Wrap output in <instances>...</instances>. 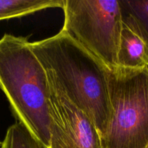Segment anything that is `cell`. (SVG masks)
Here are the masks:
<instances>
[{"instance_id":"obj_1","label":"cell","mask_w":148,"mask_h":148,"mask_svg":"<svg viewBox=\"0 0 148 148\" xmlns=\"http://www.w3.org/2000/svg\"><path fill=\"white\" fill-rule=\"evenodd\" d=\"M30 48L49 80L91 119L103 140L111 118L108 68L62 29Z\"/></svg>"},{"instance_id":"obj_2","label":"cell","mask_w":148,"mask_h":148,"mask_svg":"<svg viewBox=\"0 0 148 148\" xmlns=\"http://www.w3.org/2000/svg\"><path fill=\"white\" fill-rule=\"evenodd\" d=\"M0 90L13 115L40 148H49L52 119L47 74L27 37L0 38Z\"/></svg>"},{"instance_id":"obj_3","label":"cell","mask_w":148,"mask_h":148,"mask_svg":"<svg viewBox=\"0 0 148 148\" xmlns=\"http://www.w3.org/2000/svg\"><path fill=\"white\" fill-rule=\"evenodd\" d=\"M111 118L104 148L148 146V69L118 67L109 72Z\"/></svg>"},{"instance_id":"obj_4","label":"cell","mask_w":148,"mask_h":148,"mask_svg":"<svg viewBox=\"0 0 148 148\" xmlns=\"http://www.w3.org/2000/svg\"><path fill=\"white\" fill-rule=\"evenodd\" d=\"M62 30L109 70L119 67L118 51L123 24L118 0H64Z\"/></svg>"},{"instance_id":"obj_5","label":"cell","mask_w":148,"mask_h":148,"mask_svg":"<svg viewBox=\"0 0 148 148\" xmlns=\"http://www.w3.org/2000/svg\"><path fill=\"white\" fill-rule=\"evenodd\" d=\"M52 127L49 148H104L91 119L49 80Z\"/></svg>"},{"instance_id":"obj_6","label":"cell","mask_w":148,"mask_h":148,"mask_svg":"<svg viewBox=\"0 0 148 148\" xmlns=\"http://www.w3.org/2000/svg\"><path fill=\"white\" fill-rule=\"evenodd\" d=\"M119 67L142 69L148 65V43L129 14L123 12V24L118 51Z\"/></svg>"},{"instance_id":"obj_7","label":"cell","mask_w":148,"mask_h":148,"mask_svg":"<svg viewBox=\"0 0 148 148\" xmlns=\"http://www.w3.org/2000/svg\"><path fill=\"white\" fill-rule=\"evenodd\" d=\"M64 0H0V20L18 18L49 8H62Z\"/></svg>"},{"instance_id":"obj_8","label":"cell","mask_w":148,"mask_h":148,"mask_svg":"<svg viewBox=\"0 0 148 148\" xmlns=\"http://www.w3.org/2000/svg\"><path fill=\"white\" fill-rule=\"evenodd\" d=\"M1 148H40L31 134L20 123L16 121L9 127Z\"/></svg>"},{"instance_id":"obj_9","label":"cell","mask_w":148,"mask_h":148,"mask_svg":"<svg viewBox=\"0 0 148 148\" xmlns=\"http://www.w3.org/2000/svg\"><path fill=\"white\" fill-rule=\"evenodd\" d=\"M123 13L134 20L148 43V0H120Z\"/></svg>"},{"instance_id":"obj_10","label":"cell","mask_w":148,"mask_h":148,"mask_svg":"<svg viewBox=\"0 0 148 148\" xmlns=\"http://www.w3.org/2000/svg\"><path fill=\"white\" fill-rule=\"evenodd\" d=\"M0 148H1V143L0 142Z\"/></svg>"},{"instance_id":"obj_11","label":"cell","mask_w":148,"mask_h":148,"mask_svg":"<svg viewBox=\"0 0 148 148\" xmlns=\"http://www.w3.org/2000/svg\"><path fill=\"white\" fill-rule=\"evenodd\" d=\"M147 69H148V65H147Z\"/></svg>"},{"instance_id":"obj_12","label":"cell","mask_w":148,"mask_h":148,"mask_svg":"<svg viewBox=\"0 0 148 148\" xmlns=\"http://www.w3.org/2000/svg\"><path fill=\"white\" fill-rule=\"evenodd\" d=\"M146 148H148V146H147V147H146Z\"/></svg>"}]
</instances>
